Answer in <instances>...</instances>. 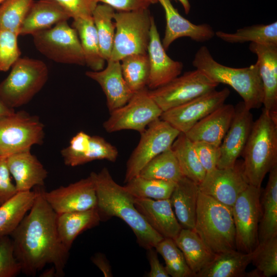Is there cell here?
I'll use <instances>...</instances> for the list:
<instances>
[{
  "mask_svg": "<svg viewBox=\"0 0 277 277\" xmlns=\"http://www.w3.org/2000/svg\"><path fill=\"white\" fill-rule=\"evenodd\" d=\"M32 207L10 234L14 255L22 272L34 276L46 265H52L56 275L62 276L69 250L61 242L56 229L57 214L44 196L43 186L35 187Z\"/></svg>",
  "mask_w": 277,
  "mask_h": 277,
  "instance_id": "6da1fadb",
  "label": "cell"
},
{
  "mask_svg": "<svg viewBox=\"0 0 277 277\" xmlns=\"http://www.w3.org/2000/svg\"><path fill=\"white\" fill-rule=\"evenodd\" d=\"M94 181L96 196V208L101 221L117 217L131 229L138 244L148 250L155 248L164 238L147 223L134 205V197L113 179L108 169L90 174Z\"/></svg>",
  "mask_w": 277,
  "mask_h": 277,
  "instance_id": "7a4b0ae2",
  "label": "cell"
},
{
  "mask_svg": "<svg viewBox=\"0 0 277 277\" xmlns=\"http://www.w3.org/2000/svg\"><path fill=\"white\" fill-rule=\"evenodd\" d=\"M192 65L213 81L231 87L242 98L248 109L263 105L264 89L257 62L243 68L225 66L216 62L208 48L203 46L196 51Z\"/></svg>",
  "mask_w": 277,
  "mask_h": 277,
  "instance_id": "3957f363",
  "label": "cell"
},
{
  "mask_svg": "<svg viewBox=\"0 0 277 277\" xmlns=\"http://www.w3.org/2000/svg\"><path fill=\"white\" fill-rule=\"evenodd\" d=\"M242 155L243 173L248 184L261 188L266 174L277 164V120L264 108L253 122Z\"/></svg>",
  "mask_w": 277,
  "mask_h": 277,
  "instance_id": "277c9868",
  "label": "cell"
},
{
  "mask_svg": "<svg viewBox=\"0 0 277 277\" xmlns=\"http://www.w3.org/2000/svg\"><path fill=\"white\" fill-rule=\"evenodd\" d=\"M193 230L214 255L236 249L232 207L200 191Z\"/></svg>",
  "mask_w": 277,
  "mask_h": 277,
  "instance_id": "5b68a950",
  "label": "cell"
},
{
  "mask_svg": "<svg viewBox=\"0 0 277 277\" xmlns=\"http://www.w3.org/2000/svg\"><path fill=\"white\" fill-rule=\"evenodd\" d=\"M48 76V67L42 61L20 57L0 83V98L11 109L21 107L43 88Z\"/></svg>",
  "mask_w": 277,
  "mask_h": 277,
  "instance_id": "8992f818",
  "label": "cell"
},
{
  "mask_svg": "<svg viewBox=\"0 0 277 277\" xmlns=\"http://www.w3.org/2000/svg\"><path fill=\"white\" fill-rule=\"evenodd\" d=\"M152 17L148 9L115 12V32L109 60L120 61L129 55L147 53Z\"/></svg>",
  "mask_w": 277,
  "mask_h": 277,
  "instance_id": "52a82bcc",
  "label": "cell"
},
{
  "mask_svg": "<svg viewBox=\"0 0 277 277\" xmlns=\"http://www.w3.org/2000/svg\"><path fill=\"white\" fill-rule=\"evenodd\" d=\"M44 137V125L35 115L20 111L0 116V157L30 150Z\"/></svg>",
  "mask_w": 277,
  "mask_h": 277,
  "instance_id": "ba28073f",
  "label": "cell"
},
{
  "mask_svg": "<svg viewBox=\"0 0 277 277\" xmlns=\"http://www.w3.org/2000/svg\"><path fill=\"white\" fill-rule=\"evenodd\" d=\"M32 36L36 49L50 60L64 64L85 65L77 33L67 21L60 22Z\"/></svg>",
  "mask_w": 277,
  "mask_h": 277,
  "instance_id": "9c48e42d",
  "label": "cell"
},
{
  "mask_svg": "<svg viewBox=\"0 0 277 277\" xmlns=\"http://www.w3.org/2000/svg\"><path fill=\"white\" fill-rule=\"evenodd\" d=\"M180 133L161 118L150 123L141 133L140 141L127 162L124 183L137 176L152 159L170 149Z\"/></svg>",
  "mask_w": 277,
  "mask_h": 277,
  "instance_id": "30bf717a",
  "label": "cell"
},
{
  "mask_svg": "<svg viewBox=\"0 0 277 277\" xmlns=\"http://www.w3.org/2000/svg\"><path fill=\"white\" fill-rule=\"evenodd\" d=\"M163 113L147 88L135 92L124 106L110 112L103 127L108 132L132 130L142 133Z\"/></svg>",
  "mask_w": 277,
  "mask_h": 277,
  "instance_id": "8fae6325",
  "label": "cell"
},
{
  "mask_svg": "<svg viewBox=\"0 0 277 277\" xmlns=\"http://www.w3.org/2000/svg\"><path fill=\"white\" fill-rule=\"evenodd\" d=\"M261 195V188L249 185L232 207L236 249L244 253H251L259 244Z\"/></svg>",
  "mask_w": 277,
  "mask_h": 277,
  "instance_id": "7c38bea8",
  "label": "cell"
},
{
  "mask_svg": "<svg viewBox=\"0 0 277 277\" xmlns=\"http://www.w3.org/2000/svg\"><path fill=\"white\" fill-rule=\"evenodd\" d=\"M219 85L196 69L151 90L149 94L163 112L212 91Z\"/></svg>",
  "mask_w": 277,
  "mask_h": 277,
  "instance_id": "4fadbf2b",
  "label": "cell"
},
{
  "mask_svg": "<svg viewBox=\"0 0 277 277\" xmlns=\"http://www.w3.org/2000/svg\"><path fill=\"white\" fill-rule=\"evenodd\" d=\"M230 93L226 88L215 89L163 111L160 118L181 133H186L199 121L224 104Z\"/></svg>",
  "mask_w": 277,
  "mask_h": 277,
  "instance_id": "5bb4252c",
  "label": "cell"
},
{
  "mask_svg": "<svg viewBox=\"0 0 277 277\" xmlns=\"http://www.w3.org/2000/svg\"><path fill=\"white\" fill-rule=\"evenodd\" d=\"M249 185L243 173L242 163L206 173L198 185L200 191L232 207L240 194Z\"/></svg>",
  "mask_w": 277,
  "mask_h": 277,
  "instance_id": "9a60e30c",
  "label": "cell"
},
{
  "mask_svg": "<svg viewBox=\"0 0 277 277\" xmlns=\"http://www.w3.org/2000/svg\"><path fill=\"white\" fill-rule=\"evenodd\" d=\"M44 197L56 214L96 208L97 196L92 176L67 186L44 191Z\"/></svg>",
  "mask_w": 277,
  "mask_h": 277,
  "instance_id": "2e32d148",
  "label": "cell"
},
{
  "mask_svg": "<svg viewBox=\"0 0 277 277\" xmlns=\"http://www.w3.org/2000/svg\"><path fill=\"white\" fill-rule=\"evenodd\" d=\"M235 107L231 125L220 146V157L217 168L232 167L242 154L253 123L250 110L243 102Z\"/></svg>",
  "mask_w": 277,
  "mask_h": 277,
  "instance_id": "e0dca14e",
  "label": "cell"
},
{
  "mask_svg": "<svg viewBox=\"0 0 277 277\" xmlns=\"http://www.w3.org/2000/svg\"><path fill=\"white\" fill-rule=\"evenodd\" d=\"M149 63V77L147 86L154 90L179 76L183 63L171 59L166 53L160 39L154 19L152 18L147 47Z\"/></svg>",
  "mask_w": 277,
  "mask_h": 277,
  "instance_id": "ac0fdd59",
  "label": "cell"
},
{
  "mask_svg": "<svg viewBox=\"0 0 277 277\" xmlns=\"http://www.w3.org/2000/svg\"><path fill=\"white\" fill-rule=\"evenodd\" d=\"M249 49L257 56L264 89V109L277 120V45L251 43Z\"/></svg>",
  "mask_w": 277,
  "mask_h": 277,
  "instance_id": "d6986e66",
  "label": "cell"
},
{
  "mask_svg": "<svg viewBox=\"0 0 277 277\" xmlns=\"http://www.w3.org/2000/svg\"><path fill=\"white\" fill-rule=\"evenodd\" d=\"M162 6L166 17V28L162 41L165 50L180 37H188L197 42L212 39L215 36L212 28L207 24L196 25L183 17L174 7L170 0H158Z\"/></svg>",
  "mask_w": 277,
  "mask_h": 277,
  "instance_id": "ffe728a7",
  "label": "cell"
},
{
  "mask_svg": "<svg viewBox=\"0 0 277 277\" xmlns=\"http://www.w3.org/2000/svg\"><path fill=\"white\" fill-rule=\"evenodd\" d=\"M107 62L106 68L100 71H88L85 74L102 88L110 112L125 105L134 93L123 77L120 61L109 60Z\"/></svg>",
  "mask_w": 277,
  "mask_h": 277,
  "instance_id": "44dd1931",
  "label": "cell"
},
{
  "mask_svg": "<svg viewBox=\"0 0 277 277\" xmlns=\"http://www.w3.org/2000/svg\"><path fill=\"white\" fill-rule=\"evenodd\" d=\"M134 205L149 225L164 238L174 240L182 229L169 199L134 197Z\"/></svg>",
  "mask_w": 277,
  "mask_h": 277,
  "instance_id": "7402d4cb",
  "label": "cell"
},
{
  "mask_svg": "<svg viewBox=\"0 0 277 277\" xmlns=\"http://www.w3.org/2000/svg\"><path fill=\"white\" fill-rule=\"evenodd\" d=\"M234 112L233 105L224 104L185 134L192 142H204L220 146L231 125Z\"/></svg>",
  "mask_w": 277,
  "mask_h": 277,
  "instance_id": "603a6c76",
  "label": "cell"
},
{
  "mask_svg": "<svg viewBox=\"0 0 277 277\" xmlns=\"http://www.w3.org/2000/svg\"><path fill=\"white\" fill-rule=\"evenodd\" d=\"M6 161L17 192L31 191L33 187L44 186L48 172L30 150L9 155Z\"/></svg>",
  "mask_w": 277,
  "mask_h": 277,
  "instance_id": "cb8c5ba5",
  "label": "cell"
},
{
  "mask_svg": "<svg viewBox=\"0 0 277 277\" xmlns=\"http://www.w3.org/2000/svg\"><path fill=\"white\" fill-rule=\"evenodd\" d=\"M70 18L66 11L54 0L34 1L23 22L19 35H32Z\"/></svg>",
  "mask_w": 277,
  "mask_h": 277,
  "instance_id": "d4e9b609",
  "label": "cell"
},
{
  "mask_svg": "<svg viewBox=\"0 0 277 277\" xmlns=\"http://www.w3.org/2000/svg\"><path fill=\"white\" fill-rule=\"evenodd\" d=\"M199 192L197 184L183 176L176 183L169 198L175 216L183 228L194 229Z\"/></svg>",
  "mask_w": 277,
  "mask_h": 277,
  "instance_id": "484cf974",
  "label": "cell"
},
{
  "mask_svg": "<svg viewBox=\"0 0 277 277\" xmlns=\"http://www.w3.org/2000/svg\"><path fill=\"white\" fill-rule=\"evenodd\" d=\"M252 252L244 253L236 249L223 251L214 255L212 260L197 273L196 277H242L251 263Z\"/></svg>",
  "mask_w": 277,
  "mask_h": 277,
  "instance_id": "4316f807",
  "label": "cell"
},
{
  "mask_svg": "<svg viewBox=\"0 0 277 277\" xmlns=\"http://www.w3.org/2000/svg\"><path fill=\"white\" fill-rule=\"evenodd\" d=\"M101 221L96 208L57 214L56 225L59 238L64 246L70 250L79 234L97 226Z\"/></svg>",
  "mask_w": 277,
  "mask_h": 277,
  "instance_id": "83f0119b",
  "label": "cell"
},
{
  "mask_svg": "<svg viewBox=\"0 0 277 277\" xmlns=\"http://www.w3.org/2000/svg\"><path fill=\"white\" fill-rule=\"evenodd\" d=\"M269 172L267 185L260 197L259 243L277 236V164Z\"/></svg>",
  "mask_w": 277,
  "mask_h": 277,
  "instance_id": "f1b7e54d",
  "label": "cell"
},
{
  "mask_svg": "<svg viewBox=\"0 0 277 277\" xmlns=\"http://www.w3.org/2000/svg\"><path fill=\"white\" fill-rule=\"evenodd\" d=\"M174 242L194 276L214 255L193 229L182 228Z\"/></svg>",
  "mask_w": 277,
  "mask_h": 277,
  "instance_id": "f546056e",
  "label": "cell"
},
{
  "mask_svg": "<svg viewBox=\"0 0 277 277\" xmlns=\"http://www.w3.org/2000/svg\"><path fill=\"white\" fill-rule=\"evenodd\" d=\"M35 197L34 189L17 192L0 205V236L10 235L30 210Z\"/></svg>",
  "mask_w": 277,
  "mask_h": 277,
  "instance_id": "4dcf8cb0",
  "label": "cell"
},
{
  "mask_svg": "<svg viewBox=\"0 0 277 277\" xmlns=\"http://www.w3.org/2000/svg\"><path fill=\"white\" fill-rule=\"evenodd\" d=\"M72 26L77 33L85 65L92 71L103 69L106 61L101 52L98 38L92 16L74 19Z\"/></svg>",
  "mask_w": 277,
  "mask_h": 277,
  "instance_id": "1f68e13d",
  "label": "cell"
},
{
  "mask_svg": "<svg viewBox=\"0 0 277 277\" xmlns=\"http://www.w3.org/2000/svg\"><path fill=\"white\" fill-rule=\"evenodd\" d=\"M171 149L177 159L184 176L199 185L203 180L206 172L199 160L193 142L185 133H180L173 143Z\"/></svg>",
  "mask_w": 277,
  "mask_h": 277,
  "instance_id": "d6a6232c",
  "label": "cell"
},
{
  "mask_svg": "<svg viewBox=\"0 0 277 277\" xmlns=\"http://www.w3.org/2000/svg\"><path fill=\"white\" fill-rule=\"evenodd\" d=\"M215 35L222 41L231 44L250 42L277 45V22L267 25L258 24L245 27L234 33L217 31L215 32Z\"/></svg>",
  "mask_w": 277,
  "mask_h": 277,
  "instance_id": "836d02e7",
  "label": "cell"
},
{
  "mask_svg": "<svg viewBox=\"0 0 277 277\" xmlns=\"http://www.w3.org/2000/svg\"><path fill=\"white\" fill-rule=\"evenodd\" d=\"M146 179L177 183L184 175L171 148L149 162L138 175Z\"/></svg>",
  "mask_w": 277,
  "mask_h": 277,
  "instance_id": "e575fe53",
  "label": "cell"
},
{
  "mask_svg": "<svg viewBox=\"0 0 277 277\" xmlns=\"http://www.w3.org/2000/svg\"><path fill=\"white\" fill-rule=\"evenodd\" d=\"M115 10L106 4H97L92 18L99 41L101 52L106 61L109 60L112 52L115 32L113 19Z\"/></svg>",
  "mask_w": 277,
  "mask_h": 277,
  "instance_id": "d590c367",
  "label": "cell"
},
{
  "mask_svg": "<svg viewBox=\"0 0 277 277\" xmlns=\"http://www.w3.org/2000/svg\"><path fill=\"white\" fill-rule=\"evenodd\" d=\"M120 64L123 77L134 93L146 88L150 71L147 53L128 55Z\"/></svg>",
  "mask_w": 277,
  "mask_h": 277,
  "instance_id": "8d00e7d4",
  "label": "cell"
},
{
  "mask_svg": "<svg viewBox=\"0 0 277 277\" xmlns=\"http://www.w3.org/2000/svg\"><path fill=\"white\" fill-rule=\"evenodd\" d=\"M251 263L255 269L246 276L271 277L277 274V236L259 243L252 251Z\"/></svg>",
  "mask_w": 277,
  "mask_h": 277,
  "instance_id": "74e56055",
  "label": "cell"
},
{
  "mask_svg": "<svg viewBox=\"0 0 277 277\" xmlns=\"http://www.w3.org/2000/svg\"><path fill=\"white\" fill-rule=\"evenodd\" d=\"M176 183L137 175L124 186L134 197L163 200L170 198Z\"/></svg>",
  "mask_w": 277,
  "mask_h": 277,
  "instance_id": "f35d334b",
  "label": "cell"
},
{
  "mask_svg": "<svg viewBox=\"0 0 277 277\" xmlns=\"http://www.w3.org/2000/svg\"><path fill=\"white\" fill-rule=\"evenodd\" d=\"M154 248L164 259L165 267L169 275L172 277L194 276L174 240L164 238Z\"/></svg>",
  "mask_w": 277,
  "mask_h": 277,
  "instance_id": "ab89813d",
  "label": "cell"
},
{
  "mask_svg": "<svg viewBox=\"0 0 277 277\" xmlns=\"http://www.w3.org/2000/svg\"><path fill=\"white\" fill-rule=\"evenodd\" d=\"M34 1L5 0L0 4V30H9L19 35L23 22Z\"/></svg>",
  "mask_w": 277,
  "mask_h": 277,
  "instance_id": "60d3db41",
  "label": "cell"
},
{
  "mask_svg": "<svg viewBox=\"0 0 277 277\" xmlns=\"http://www.w3.org/2000/svg\"><path fill=\"white\" fill-rule=\"evenodd\" d=\"M90 138V135L84 131H80L71 138L69 145L61 152L66 165L75 167L85 164Z\"/></svg>",
  "mask_w": 277,
  "mask_h": 277,
  "instance_id": "b9f144b4",
  "label": "cell"
},
{
  "mask_svg": "<svg viewBox=\"0 0 277 277\" xmlns=\"http://www.w3.org/2000/svg\"><path fill=\"white\" fill-rule=\"evenodd\" d=\"M18 36L13 31L0 30V71H8L20 58Z\"/></svg>",
  "mask_w": 277,
  "mask_h": 277,
  "instance_id": "7bdbcfd3",
  "label": "cell"
},
{
  "mask_svg": "<svg viewBox=\"0 0 277 277\" xmlns=\"http://www.w3.org/2000/svg\"><path fill=\"white\" fill-rule=\"evenodd\" d=\"M21 272V265L14 255L11 238L0 236V277H14Z\"/></svg>",
  "mask_w": 277,
  "mask_h": 277,
  "instance_id": "ee69618b",
  "label": "cell"
},
{
  "mask_svg": "<svg viewBox=\"0 0 277 277\" xmlns=\"http://www.w3.org/2000/svg\"><path fill=\"white\" fill-rule=\"evenodd\" d=\"M118 155L116 148L103 137L98 135L90 136L89 148L85 158V164L102 160L114 162Z\"/></svg>",
  "mask_w": 277,
  "mask_h": 277,
  "instance_id": "f6af8a7d",
  "label": "cell"
},
{
  "mask_svg": "<svg viewBox=\"0 0 277 277\" xmlns=\"http://www.w3.org/2000/svg\"><path fill=\"white\" fill-rule=\"evenodd\" d=\"M193 144L199 160L206 172L216 169L220 157V146L204 142H194Z\"/></svg>",
  "mask_w": 277,
  "mask_h": 277,
  "instance_id": "bcb514c9",
  "label": "cell"
},
{
  "mask_svg": "<svg viewBox=\"0 0 277 277\" xmlns=\"http://www.w3.org/2000/svg\"><path fill=\"white\" fill-rule=\"evenodd\" d=\"M58 3L73 19L92 16L98 4L94 0H54Z\"/></svg>",
  "mask_w": 277,
  "mask_h": 277,
  "instance_id": "7dc6e473",
  "label": "cell"
},
{
  "mask_svg": "<svg viewBox=\"0 0 277 277\" xmlns=\"http://www.w3.org/2000/svg\"><path fill=\"white\" fill-rule=\"evenodd\" d=\"M17 192L15 184L12 182L6 157H0V205Z\"/></svg>",
  "mask_w": 277,
  "mask_h": 277,
  "instance_id": "c3c4849f",
  "label": "cell"
},
{
  "mask_svg": "<svg viewBox=\"0 0 277 277\" xmlns=\"http://www.w3.org/2000/svg\"><path fill=\"white\" fill-rule=\"evenodd\" d=\"M97 4L103 3L117 11H131L148 9L152 4L158 2L156 0H94Z\"/></svg>",
  "mask_w": 277,
  "mask_h": 277,
  "instance_id": "681fc988",
  "label": "cell"
},
{
  "mask_svg": "<svg viewBox=\"0 0 277 277\" xmlns=\"http://www.w3.org/2000/svg\"><path fill=\"white\" fill-rule=\"evenodd\" d=\"M148 259L150 269L147 274L148 277H169L165 267L160 262L157 256V252L154 248L148 250Z\"/></svg>",
  "mask_w": 277,
  "mask_h": 277,
  "instance_id": "f907efd6",
  "label": "cell"
},
{
  "mask_svg": "<svg viewBox=\"0 0 277 277\" xmlns=\"http://www.w3.org/2000/svg\"><path fill=\"white\" fill-rule=\"evenodd\" d=\"M93 263L103 272L104 276H112L111 268L105 255L101 253L95 254L91 259Z\"/></svg>",
  "mask_w": 277,
  "mask_h": 277,
  "instance_id": "816d5d0a",
  "label": "cell"
},
{
  "mask_svg": "<svg viewBox=\"0 0 277 277\" xmlns=\"http://www.w3.org/2000/svg\"><path fill=\"white\" fill-rule=\"evenodd\" d=\"M14 112V109L7 106L0 98V116L10 114Z\"/></svg>",
  "mask_w": 277,
  "mask_h": 277,
  "instance_id": "f5cc1de1",
  "label": "cell"
},
{
  "mask_svg": "<svg viewBox=\"0 0 277 277\" xmlns=\"http://www.w3.org/2000/svg\"><path fill=\"white\" fill-rule=\"evenodd\" d=\"M158 2V0H156ZM179 2L183 6L184 11L186 14H188L190 10V4L188 0H175Z\"/></svg>",
  "mask_w": 277,
  "mask_h": 277,
  "instance_id": "db71d44e",
  "label": "cell"
},
{
  "mask_svg": "<svg viewBox=\"0 0 277 277\" xmlns=\"http://www.w3.org/2000/svg\"><path fill=\"white\" fill-rule=\"evenodd\" d=\"M5 0H0V4H1L3 1H4Z\"/></svg>",
  "mask_w": 277,
  "mask_h": 277,
  "instance_id": "11a10c76",
  "label": "cell"
}]
</instances>
